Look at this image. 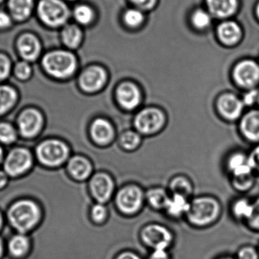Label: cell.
<instances>
[{
    "mask_svg": "<svg viewBox=\"0 0 259 259\" xmlns=\"http://www.w3.org/2000/svg\"><path fill=\"white\" fill-rule=\"evenodd\" d=\"M42 68L55 78L69 80L79 70L77 58L71 52L55 50L47 52L41 59Z\"/></svg>",
    "mask_w": 259,
    "mask_h": 259,
    "instance_id": "6da1fadb",
    "label": "cell"
},
{
    "mask_svg": "<svg viewBox=\"0 0 259 259\" xmlns=\"http://www.w3.org/2000/svg\"><path fill=\"white\" fill-rule=\"evenodd\" d=\"M69 15V9L63 0H37L35 16L47 28L63 27Z\"/></svg>",
    "mask_w": 259,
    "mask_h": 259,
    "instance_id": "7a4b0ae2",
    "label": "cell"
},
{
    "mask_svg": "<svg viewBox=\"0 0 259 259\" xmlns=\"http://www.w3.org/2000/svg\"><path fill=\"white\" fill-rule=\"evenodd\" d=\"M221 212V204L214 196H199L190 200L187 213L189 221L196 225H206L214 222Z\"/></svg>",
    "mask_w": 259,
    "mask_h": 259,
    "instance_id": "3957f363",
    "label": "cell"
},
{
    "mask_svg": "<svg viewBox=\"0 0 259 259\" xmlns=\"http://www.w3.org/2000/svg\"><path fill=\"white\" fill-rule=\"evenodd\" d=\"M167 123L165 112L156 106H146L137 111L134 118V129L143 137L155 135Z\"/></svg>",
    "mask_w": 259,
    "mask_h": 259,
    "instance_id": "277c9868",
    "label": "cell"
},
{
    "mask_svg": "<svg viewBox=\"0 0 259 259\" xmlns=\"http://www.w3.org/2000/svg\"><path fill=\"white\" fill-rule=\"evenodd\" d=\"M71 147L68 143L56 139L42 142L38 146L36 153L39 161L48 167L63 165L71 156Z\"/></svg>",
    "mask_w": 259,
    "mask_h": 259,
    "instance_id": "5b68a950",
    "label": "cell"
},
{
    "mask_svg": "<svg viewBox=\"0 0 259 259\" xmlns=\"http://www.w3.org/2000/svg\"><path fill=\"white\" fill-rule=\"evenodd\" d=\"M39 215L37 205L27 200L14 204L9 212L11 223L20 232H26L33 228L39 221Z\"/></svg>",
    "mask_w": 259,
    "mask_h": 259,
    "instance_id": "8992f818",
    "label": "cell"
},
{
    "mask_svg": "<svg viewBox=\"0 0 259 259\" xmlns=\"http://www.w3.org/2000/svg\"><path fill=\"white\" fill-rule=\"evenodd\" d=\"M109 81V72L100 65H91L80 71L77 74L78 86L86 94H99L106 88Z\"/></svg>",
    "mask_w": 259,
    "mask_h": 259,
    "instance_id": "52a82bcc",
    "label": "cell"
},
{
    "mask_svg": "<svg viewBox=\"0 0 259 259\" xmlns=\"http://www.w3.org/2000/svg\"><path fill=\"white\" fill-rule=\"evenodd\" d=\"M115 206L126 214L137 213L143 205L145 191L135 184H130L118 189L113 198Z\"/></svg>",
    "mask_w": 259,
    "mask_h": 259,
    "instance_id": "ba28073f",
    "label": "cell"
},
{
    "mask_svg": "<svg viewBox=\"0 0 259 259\" xmlns=\"http://www.w3.org/2000/svg\"><path fill=\"white\" fill-rule=\"evenodd\" d=\"M115 101L122 110L135 113L143 108V93L133 80L121 81L115 91Z\"/></svg>",
    "mask_w": 259,
    "mask_h": 259,
    "instance_id": "9c48e42d",
    "label": "cell"
},
{
    "mask_svg": "<svg viewBox=\"0 0 259 259\" xmlns=\"http://www.w3.org/2000/svg\"><path fill=\"white\" fill-rule=\"evenodd\" d=\"M214 109L221 118L232 122L243 116L245 106L242 99L234 93L224 92L216 98Z\"/></svg>",
    "mask_w": 259,
    "mask_h": 259,
    "instance_id": "30bf717a",
    "label": "cell"
},
{
    "mask_svg": "<svg viewBox=\"0 0 259 259\" xmlns=\"http://www.w3.org/2000/svg\"><path fill=\"white\" fill-rule=\"evenodd\" d=\"M15 47L21 59L33 62L40 57L42 44L37 33L30 30L20 32L15 39Z\"/></svg>",
    "mask_w": 259,
    "mask_h": 259,
    "instance_id": "8fae6325",
    "label": "cell"
},
{
    "mask_svg": "<svg viewBox=\"0 0 259 259\" xmlns=\"http://www.w3.org/2000/svg\"><path fill=\"white\" fill-rule=\"evenodd\" d=\"M90 191L96 202L108 204L116 192L115 181L107 172H96L88 181Z\"/></svg>",
    "mask_w": 259,
    "mask_h": 259,
    "instance_id": "7c38bea8",
    "label": "cell"
},
{
    "mask_svg": "<svg viewBox=\"0 0 259 259\" xmlns=\"http://www.w3.org/2000/svg\"><path fill=\"white\" fill-rule=\"evenodd\" d=\"M232 78L234 83L241 89H256L259 84L258 64L250 59L241 61L234 66Z\"/></svg>",
    "mask_w": 259,
    "mask_h": 259,
    "instance_id": "4fadbf2b",
    "label": "cell"
},
{
    "mask_svg": "<svg viewBox=\"0 0 259 259\" xmlns=\"http://www.w3.org/2000/svg\"><path fill=\"white\" fill-rule=\"evenodd\" d=\"M91 140L97 146H107L117 139L113 123L105 117L94 118L89 127Z\"/></svg>",
    "mask_w": 259,
    "mask_h": 259,
    "instance_id": "5bb4252c",
    "label": "cell"
},
{
    "mask_svg": "<svg viewBox=\"0 0 259 259\" xmlns=\"http://www.w3.org/2000/svg\"><path fill=\"white\" fill-rule=\"evenodd\" d=\"M65 167L70 177L79 182L89 181L94 174V164L84 155H71Z\"/></svg>",
    "mask_w": 259,
    "mask_h": 259,
    "instance_id": "9a60e30c",
    "label": "cell"
},
{
    "mask_svg": "<svg viewBox=\"0 0 259 259\" xmlns=\"http://www.w3.org/2000/svg\"><path fill=\"white\" fill-rule=\"evenodd\" d=\"M37 0H6V10L15 24L27 23L35 15Z\"/></svg>",
    "mask_w": 259,
    "mask_h": 259,
    "instance_id": "2e32d148",
    "label": "cell"
},
{
    "mask_svg": "<svg viewBox=\"0 0 259 259\" xmlns=\"http://www.w3.org/2000/svg\"><path fill=\"white\" fill-rule=\"evenodd\" d=\"M32 164L31 155L27 149H14L5 161V170L11 176H18L28 170Z\"/></svg>",
    "mask_w": 259,
    "mask_h": 259,
    "instance_id": "e0dca14e",
    "label": "cell"
},
{
    "mask_svg": "<svg viewBox=\"0 0 259 259\" xmlns=\"http://www.w3.org/2000/svg\"><path fill=\"white\" fill-rule=\"evenodd\" d=\"M242 137L250 143H259V109H252L243 114L239 123Z\"/></svg>",
    "mask_w": 259,
    "mask_h": 259,
    "instance_id": "ac0fdd59",
    "label": "cell"
},
{
    "mask_svg": "<svg viewBox=\"0 0 259 259\" xmlns=\"http://www.w3.org/2000/svg\"><path fill=\"white\" fill-rule=\"evenodd\" d=\"M146 244L155 249H164L171 241V235L164 227L152 225L145 228L142 234Z\"/></svg>",
    "mask_w": 259,
    "mask_h": 259,
    "instance_id": "d6986e66",
    "label": "cell"
},
{
    "mask_svg": "<svg viewBox=\"0 0 259 259\" xmlns=\"http://www.w3.org/2000/svg\"><path fill=\"white\" fill-rule=\"evenodd\" d=\"M42 115L35 109H27L21 113L18 118L20 132L25 137H34L42 127Z\"/></svg>",
    "mask_w": 259,
    "mask_h": 259,
    "instance_id": "ffe728a7",
    "label": "cell"
},
{
    "mask_svg": "<svg viewBox=\"0 0 259 259\" xmlns=\"http://www.w3.org/2000/svg\"><path fill=\"white\" fill-rule=\"evenodd\" d=\"M225 166L232 178L255 174L249 162V155L243 152H237L230 155L227 158Z\"/></svg>",
    "mask_w": 259,
    "mask_h": 259,
    "instance_id": "44dd1931",
    "label": "cell"
},
{
    "mask_svg": "<svg viewBox=\"0 0 259 259\" xmlns=\"http://www.w3.org/2000/svg\"><path fill=\"white\" fill-rule=\"evenodd\" d=\"M170 194L162 187L149 189L145 192V199L152 208L156 210L165 209Z\"/></svg>",
    "mask_w": 259,
    "mask_h": 259,
    "instance_id": "7402d4cb",
    "label": "cell"
},
{
    "mask_svg": "<svg viewBox=\"0 0 259 259\" xmlns=\"http://www.w3.org/2000/svg\"><path fill=\"white\" fill-rule=\"evenodd\" d=\"M167 190L170 195H183L190 200L194 197V190L191 181L183 175L174 178L169 184Z\"/></svg>",
    "mask_w": 259,
    "mask_h": 259,
    "instance_id": "603a6c76",
    "label": "cell"
},
{
    "mask_svg": "<svg viewBox=\"0 0 259 259\" xmlns=\"http://www.w3.org/2000/svg\"><path fill=\"white\" fill-rule=\"evenodd\" d=\"M190 208V199L181 194H171L166 205L165 211L170 215L179 217L187 214Z\"/></svg>",
    "mask_w": 259,
    "mask_h": 259,
    "instance_id": "cb8c5ba5",
    "label": "cell"
},
{
    "mask_svg": "<svg viewBox=\"0 0 259 259\" xmlns=\"http://www.w3.org/2000/svg\"><path fill=\"white\" fill-rule=\"evenodd\" d=\"M219 36L222 42L231 46L237 44L241 36V30L238 24L233 21H227L219 27Z\"/></svg>",
    "mask_w": 259,
    "mask_h": 259,
    "instance_id": "d4e9b609",
    "label": "cell"
},
{
    "mask_svg": "<svg viewBox=\"0 0 259 259\" xmlns=\"http://www.w3.org/2000/svg\"><path fill=\"white\" fill-rule=\"evenodd\" d=\"M211 13L219 18H226L234 13L237 6V0H207Z\"/></svg>",
    "mask_w": 259,
    "mask_h": 259,
    "instance_id": "484cf974",
    "label": "cell"
},
{
    "mask_svg": "<svg viewBox=\"0 0 259 259\" xmlns=\"http://www.w3.org/2000/svg\"><path fill=\"white\" fill-rule=\"evenodd\" d=\"M82 33L80 29L74 24H66L62 27L61 39L65 47L76 49L81 42Z\"/></svg>",
    "mask_w": 259,
    "mask_h": 259,
    "instance_id": "4316f807",
    "label": "cell"
},
{
    "mask_svg": "<svg viewBox=\"0 0 259 259\" xmlns=\"http://www.w3.org/2000/svg\"><path fill=\"white\" fill-rule=\"evenodd\" d=\"M117 138L121 147L128 152L137 150L141 146L143 140V136L134 129L124 131Z\"/></svg>",
    "mask_w": 259,
    "mask_h": 259,
    "instance_id": "83f0119b",
    "label": "cell"
},
{
    "mask_svg": "<svg viewBox=\"0 0 259 259\" xmlns=\"http://www.w3.org/2000/svg\"><path fill=\"white\" fill-rule=\"evenodd\" d=\"M16 93L7 86H0V114L9 111L15 104Z\"/></svg>",
    "mask_w": 259,
    "mask_h": 259,
    "instance_id": "f1b7e54d",
    "label": "cell"
},
{
    "mask_svg": "<svg viewBox=\"0 0 259 259\" xmlns=\"http://www.w3.org/2000/svg\"><path fill=\"white\" fill-rule=\"evenodd\" d=\"M232 212L237 219L247 221L252 212V202L246 199H239L232 205Z\"/></svg>",
    "mask_w": 259,
    "mask_h": 259,
    "instance_id": "f546056e",
    "label": "cell"
},
{
    "mask_svg": "<svg viewBox=\"0 0 259 259\" xmlns=\"http://www.w3.org/2000/svg\"><path fill=\"white\" fill-rule=\"evenodd\" d=\"M29 242L27 237L23 235H17L11 240L9 249L12 255L20 257L26 253L28 249Z\"/></svg>",
    "mask_w": 259,
    "mask_h": 259,
    "instance_id": "4dcf8cb0",
    "label": "cell"
},
{
    "mask_svg": "<svg viewBox=\"0 0 259 259\" xmlns=\"http://www.w3.org/2000/svg\"><path fill=\"white\" fill-rule=\"evenodd\" d=\"M231 183L236 190L240 192L247 191L253 186L254 175L232 178Z\"/></svg>",
    "mask_w": 259,
    "mask_h": 259,
    "instance_id": "1f68e13d",
    "label": "cell"
},
{
    "mask_svg": "<svg viewBox=\"0 0 259 259\" xmlns=\"http://www.w3.org/2000/svg\"><path fill=\"white\" fill-rule=\"evenodd\" d=\"M74 18L81 24H88L94 17V13L91 8L86 6H80L74 10Z\"/></svg>",
    "mask_w": 259,
    "mask_h": 259,
    "instance_id": "d6a6232c",
    "label": "cell"
},
{
    "mask_svg": "<svg viewBox=\"0 0 259 259\" xmlns=\"http://www.w3.org/2000/svg\"><path fill=\"white\" fill-rule=\"evenodd\" d=\"M91 217L97 223L103 222L107 217L108 209L105 204L96 202L92 205L91 210Z\"/></svg>",
    "mask_w": 259,
    "mask_h": 259,
    "instance_id": "836d02e7",
    "label": "cell"
},
{
    "mask_svg": "<svg viewBox=\"0 0 259 259\" xmlns=\"http://www.w3.org/2000/svg\"><path fill=\"white\" fill-rule=\"evenodd\" d=\"M16 133L10 124L3 123L0 124V141L9 144L15 141Z\"/></svg>",
    "mask_w": 259,
    "mask_h": 259,
    "instance_id": "e575fe53",
    "label": "cell"
},
{
    "mask_svg": "<svg viewBox=\"0 0 259 259\" xmlns=\"http://www.w3.org/2000/svg\"><path fill=\"white\" fill-rule=\"evenodd\" d=\"M15 25L13 18L6 9L0 8V33L9 31Z\"/></svg>",
    "mask_w": 259,
    "mask_h": 259,
    "instance_id": "d590c367",
    "label": "cell"
},
{
    "mask_svg": "<svg viewBox=\"0 0 259 259\" xmlns=\"http://www.w3.org/2000/svg\"><path fill=\"white\" fill-rule=\"evenodd\" d=\"M32 68L30 62L21 60L15 66V74L17 77L21 80H26L31 75Z\"/></svg>",
    "mask_w": 259,
    "mask_h": 259,
    "instance_id": "8d00e7d4",
    "label": "cell"
},
{
    "mask_svg": "<svg viewBox=\"0 0 259 259\" xmlns=\"http://www.w3.org/2000/svg\"><path fill=\"white\" fill-rule=\"evenodd\" d=\"M211 22V18L205 11L198 10L193 14V23L198 28H205Z\"/></svg>",
    "mask_w": 259,
    "mask_h": 259,
    "instance_id": "74e56055",
    "label": "cell"
},
{
    "mask_svg": "<svg viewBox=\"0 0 259 259\" xmlns=\"http://www.w3.org/2000/svg\"><path fill=\"white\" fill-rule=\"evenodd\" d=\"M12 68V62L10 58L0 52V81L5 80L9 76Z\"/></svg>",
    "mask_w": 259,
    "mask_h": 259,
    "instance_id": "f35d334b",
    "label": "cell"
},
{
    "mask_svg": "<svg viewBox=\"0 0 259 259\" xmlns=\"http://www.w3.org/2000/svg\"><path fill=\"white\" fill-rule=\"evenodd\" d=\"M125 22L131 27H136L141 24L143 20V16L140 11L136 9H131L127 11L124 15Z\"/></svg>",
    "mask_w": 259,
    "mask_h": 259,
    "instance_id": "ab89813d",
    "label": "cell"
},
{
    "mask_svg": "<svg viewBox=\"0 0 259 259\" xmlns=\"http://www.w3.org/2000/svg\"><path fill=\"white\" fill-rule=\"evenodd\" d=\"M252 202V212L246 222L252 229L259 231V196Z\"/></svg>",
    "mask_w": 259,
    "mask_h": 259,
    "instance_id": "60d3db41",
    "label": "cell"
},
{
    "mask_svg": "<svg viewBox=\"0 0 259 259\" xmlns=\"http://www.w3.org/2000/svg\"><path fill=\"white\" fill-rule=\"evenodd\" d=\"M258 97L259 91L256 88V89L246 91L241 99L245 107H246V106L250 107V106H253L255 103H258Z\"/></svg>",
    "mask_w": 259,
    "mask_h": 259,
    "instance_id": "b9f144b4",
    "label": "cell"
},
{
    "mask_svg": "<svg viewBox=\"0 0 259 259\" xmlns=\"http://www.w3.org/2000/svg\"><path fill=\"white\" fill-rule=\"evenodd\" d=\"M237 259H259V253L252 246H244L239 250Z\"/></svg>",
    "mask_w": 259,
    "mask_h": 259,
    "instance_id": "7bdbcfd3",
    "label": "cell"
},
{
    "mask_svg": "<svg viewBox=\"0 0 259 259\" xmlns=\"http://www.w3.org/2000/svg\"><path fill=\"white\" fill-rule=\"evenodd\" d=\"M248 155H249V162L253 169L254 173L259 175V143Z\"/></svg>",
    "mask_w": 259,
    "mask_h": 259,
    "instance_id": "ee69618b",
    "label": "cell"
},
{
    "mask_svg": "<svg viewBox=\"0 0 259 259\" xmlns=\"http://www.w3.org/2000/svg\"><path fill=\"white\" fill-rule=\"evenodd\" d=\"M131 1L143 9H150L155 4V0H131Z\"/></svg>",
    "mask_w": 259,
    "mask_h": 259,
    "instance_id": "f6af8a7d",
    "label": "cell"
},
{
    "mask_svg": "<svg viewBox=\"0 0 259 259\" xmlns=\"http://www.w3.org/2000/svg\"><path fill=\"white\" fill-rule=\"evenodd\" d=\"M150 259H169L164 249H155Z\"/></svg>",
    "mask_w": 259,
    "mask_h": 259,
    "instance_id": "bcb514c9",
    "label": "cell"
},
{
    "mask_svg": "<svg viewBox=\"0 0 259 259\" xmlns=\"http://www.w3.org/2000/svg\"><path fill=\"white\" fill-rule=\"evenodd\" d=\"M6 182H7V176L4 172L0 170V188L4 187L6 185Z\"/></svg>",
    "mask_w": 259,
    "mask_h": 259,
    "instance_id": "7dc6e473",
    "label": "cell"
},
{
    "mask_svg": "<svg viewBox=\"0 0 259 259\" xmlns=\"http://www.w3.org/2000/svg\"><path fill=\"white\" fill-rule=\"evenodd\" d=\"M118 259H140L137 255L134 254L130 253V252H126V253L122 254L120 255L119 258Z\"/></svg>",
    "mask_w": 259,
    "mask_h": 259,
    "instance_id": "c3c4849f",
    "label": "cell"
},
{
    "mask_svg": "<svg viewBox=\"0 0 259 259\" xmlns=\"http://www.w3.org/2000/svg\"><path fill=\"white\" fill-rule=\"evenodd\" d=\"M3 243H2L1 239H0V256H1L2 254H3Z\"/></svg>",
    "mask_w": 259,
    "mask_h": 259,
    "instance_id": "681fc988",
    "label": "cell"
},
{
    "mask_svg": "<svg viewBox=\"0 0 259 259\" xmlns=\"http://www.w3.org/2000/svg\"><path fill=\"white\" fill-rule=\"evenodd\" d=\"M167 120H172V119H167ZM174 121V120H173ZM176 121V122H181V121ZM198 121H185V122H184V121H181V122H183V123H198L197 122Z\"/></svg>",
    "mask_w": 259,
    "mask_h": 259,
    "instance_id": "f907efd6",
    "label": "cell"
},
{
    "mask_svg": "<svg viewBox=\"0 0 259 259\" xmlns=\"http://www.w3.org/2000/svg\"><path fill=\"white\" fill-rule=\"evenodd\" d=\"M2 158H3V151H2L1 147H0V161H1Z\"/></svg>",
    "mask_w": 259,
    "mask_h": 259,
    "instance_id": "816d5d0a",
    "label": "cell"
},
{
    "mask_svg": "<svg viewBox=\"0 0 259 259\" xmlns=\"http://www.w3.org/2000/svg\"><path fill=\"white\" fill-rule=\"evenodd\" d=\"M6 0H0V6H1V5H3V3H6Z\"/></svg>",
    "mask_w": 259,
    "mask_h": 259,
    "instance_id": "f5cc1de1",
    "label": "cell"
},
{
    "mask_svg": "<svg viewBox=\"0 0 259 259\" xmlns=\"http://www.w3.org/2000/svg\"><path fill=\"white\" fill-rule=\"evenodd\" d=\"M257 13H258V18H259V4H258V9H257Z\"/></svg>",
    "mask_w": 259,
    "mask_h": 259,
    "instance_id": "db71d44e",
    "label": "cell"
},
{
    "mask_svg": "<svg viewBox=\"0 0 259 259\" xmlns=\"http://www.w3.org/2000/svg\"><path fill=\"white\" fill-rule=\"evenodd\" d=\"M2 225V217L1 215H0V227H1Z\"/></svg>",
    "mask_w": 259,
    "mask_h": 259,
    "instance_id": "11a10c76",
    "label": "cell"
},
{
    "mask_svg": "<svg viewBox=\"0 0 259 259\" xmlns=\"http://www.w3.org/2000/svg\"><path fill=\"white\" fill-rule=\"evenodd\" d=\"M257 104L258 105V107H259V97H258V103H257Z\"/></svg>",
    "mask_w": 259,
    "mask_h": 259,
    "instance_id": "9f6ffc18",
    "label": "cell"
},
{
    "mask_svg": "<svg viewBox=\"0 0 259 259\" xmlns=\"http://www.w3.org/2000/svg\"><path fill=\"white\" fill-rule=\"evenodd\" d=\"M222 259H233V258H222Z\"/></svg>",
    "mask_w": 259,
    "mask_h": 259,
    "instance_id": "6f0895ef",
    "label": "cell"
},
{
    "mask_svg": "<svg viewBox=\"0 0 259 259\" xmlns=\"http://www.w3.org/2000/svg\"><path fill=\"white\" fill-rule=\"evenodd\" d=\"M258 253H259V252H258Z\"/></svg>",
    "mask_w": 259,
    "mask_h": 259,
    "instance_id": "680465c9",
    "label": "cell"
}]
</instances>
